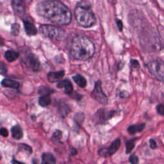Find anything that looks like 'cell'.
Wrapping results in <instances>:
<instances>
[{
  "mask_svg": "<svg viewBox=\"0 0 164 164\" xmlns=\"http://www.w3.org/2000/svg\"><path fill=\"white\" fill-rule=\"evenodd\" d=\"M39 16L58 25H67L71 21L70 10L56 0H46L38 3L36 8Z\"/></svg>",
  "mask_w": 164,
  "mask_h": 164,
  "instance_id": "cell-1",
  "label": "cell"
},
{
  "mask_svg": "<svg viewBox=\"0 0 164 164\" xmlns=\"http://www.w3.org/2000/svg\"><path fill=\"white\" fill-rule=\"evenodd\" d=\"M95 46L90 39L83 35H78L73 38L71 46V53L76 60L86 61L95 53Z\"/></svg>",
  "mask_w": 164,
  "mask_h": 164,
  "instance_id": "cell-2",
  "label": "cell"
},
{
  "mask_svg": "<svg viewBox=\"0 0 164 164\" xmlns=\"http://www.w3.org/2000/svg\"><path fill=\"white\" fill-rule=\"evenodd\" d=\"M77 23L84 28H90L96 23V19L90 6L86 3H78L75 10Z\"/></svg>",
  "mask_w": 164,
  "mask_h": 164,
  "instance_id": "cell-3",
  "label": "cell"
},
{
  "mask_svg": "<svg viewBox=\"0 0 164 164\" xmlns=\"http://www.w3.org/2000/svg\"><path fill=\"white\" fill-rule=\"evenodd\" d=\"M41 34L54 41H63L67 37V33L64 29L49 24H42L40 28Z\"/></svg>",
  "mask_w": 164,
  "mask_h": 164,
  "instance_id": "cell-4",
  "label": "cell"
},
{
  "mask_svg": "<svg viewBox=\"0 0 164 164\" xmlns=\"http://www.w3.org/2000/svg\"><path fill=\"white\" fill-rule=\"evenodd\" d=\"M149 71L157 80L163 82L164 77V64L160 59H155L148 64Z\"/></svg>",
  "mask_w": 164,
  "mask_h": 164,
  "instance_id": "cell-5",
  "label": "cell"
},
{
  "mask_svg": "<svg viewBox=\"0 0 164 164\" xmlns=\"http://www.w3.org/2000/svg\"><path fill=\"white\" fill-rule=\"evenodd\" d=\"M116 111H108L106 109L98 110L93 117V121L96 124H103L107 122L114 116Z\"/></svg>",
  "mask_w": 164,
  "mask_h": 164,
  "instance_id": "cell-6",
  "label": "cell"
},
{
  "mask_svg": "<svg viewBox=\"0 0 164 164\" xmlns=\"http://www.w3.org/2000/svg\"><path fill=\"white\" fill-rule=\"evenodd\" d=\"M92 96L96 101L100 104L106 105L108 103L107 96L103 93L101 87V82L100 81H97L96 83L94 89L92 92Z\"/></svg>",
  "mask_w": 164,
  "mask_h": 164,
  "instance_id": "cell-7",
  "label": "cell"
},
{
  "mask_svg": "<svg viewBox=\"0 0 164 164\" xmlns=\"http://www.w3.org/2000/svg\"><path fill=\"white\" fill-rule=\"evenodd\" d=\"M121 146V140L119 139H117L115 140L111 145L107 148H102L99 150L98 153L101 156L103 157H110L111 155H113L117 151Z\"/></svg>",
  "mask_w": 164,
  "mask_h": 164,
  "instance_id": "cell-8",
  "label": "cell"
},
{
  "mask_svg": "<svg viewBox=\"0 0 164 164\" xmlns=\"http://www.w3.org/2000/svg\"><path fill=\"white\" fill-rule=\"evenodd\" d=\"M28 62L31 69L35 71L38 72L41 70V64L38 57L33 53H30L28 56Z\"/></svg>",
  "mask_w": 164,
  "mask_h": 164,
  "instance_id": "cell-9",
  "label": "cell"
},
{
  "mask_svg": "<svg viewBox=\"0 0 164 164\" xmlns=\"http://www.w3.org/2000/svg\"><path fill=\"white\" fill-rule=\"evenodd\" d=\"M12 9L19 16H23L25 13V5L23 0H12Z\"/></svg>",
  "mask_w": 164,
  "mask_h": 164,
  "instance_id": "cell-10",
  "label": "cell"
},
{
  "mask_svg": "<svg viewBox=\"0 0 164 164\" xmlns=\"http://www.w3.org/2000/svg\"><path fill=\"white\" fill-rule=\"evenodd\" d=\"M56 87L58 89H64V93L67 94H71L73 91V87L71 82L68 80H64L62 81H59L56 84Z\"/></svg>",
  "mask_w": 164,
  "mask_h": 164,
  "instance_id": "cell-11",
  "label": "cell"
},
{
  "mask_svg": "<svg viewBox=\"0 0 164 164\" xmlns=\"http://www.w3.org/2000/svg\"><path fill=\"white\" fill-rule=\"evenodd\" d=\"M64 75V71H60L58 72H50V73L48 74V80L50 83L58 82L62 79Z\"/></svg>",
  "mask_w": 164,
  "mask_h": 164,
  "instance_id": "cell-12",
  "label": "cell"
},
{
  "mask_svg": "<svg viewBox=\"0 0 164 164\" xmlns=\"http://www.w3.org/2000/svg\"><path fill=\"white\" fill-rule=\"evenodd\" d=\"M24 27L26 33L28 35H35L37 34V30L34 23L28 20H24Z\"/></svg>",
  "mask_w": 164,
  "mask_h": 164,
  "instance_id": "cell-13",
  "label": "cell"
},
{
  "mask_svg": "<svg viewBox=\"0 0 164 164\" xmlns=\"http://www.w3.org/2000/svg\"><path fill=\"white\" fill-rule=\"evenodd\" d=\"M146 126V124L142 123L140 124H135V125H132L128 128V132L131 135H134L136 133L140 132L144 129Z\"/></svg>",
  "mask_w": 164,
  "mask_h": 164,
  "instance_id": "cell-14",
  "label": "cell"
},
{
  "mask_svg": "<svg viewBox=\"0 0 164 164\" xmlns=\"http://www.w3.org/2000/svg\"><path fill=\"white\" fill-rule=\"evenodd\" d=\"M11 132H12V137L16 140L21 139L23 136V133L22 129L21 128L20 126H18V125L13 126L12 128Z\"/></svg>",
  "mask_w": 164,
  "mask_h": 164,
  "instance_id": "cell-15",
  "label": "cell"
},
{
  "mask_svg": "<svg viewBox=\"0 0 164 164\" xmlns=\"http://www.w3.org/2000/svg\"><path fill=\"white\" fill-rule=\"evenodd\" d=\"M42 163L44 164H53L56 163V160L51 153H44L42 155Z\"/></svg>",
  "mask_w": 164,
  "mask_h": 164,
  "instance_id": "cell-16",
  "label": "cell"
},
{
  "mask_svg": "<svg viewBox=\"0 0 164 164\" xmlns=\"http://www.w3.org/2000/svg\"><path fill=\"white\" fill-rule=\"evenodd\" d=\"M73 80L78 85V86L80 87L81 88H84V87H86L87 80L81 75L78 74V75H75L73 77Z\"/></svg>",
  "mask_w": 164,
  "mask_h": 164,
  "instance_id": "cell-17",
  "label": "cell"
},
{
  "mask_svg": "<svg viewBox=\"0 0 164 164\" xmlns=\"http://www.w3.org/2000/svg\"><path fill=\"white\" fill-rule=\"evenodd\" d=\"M2 85L3 87L12 89H18L19 87V83L17 82L10 79H4L2 82Z\"/></svg>",
  "mask_w": 164,
  "mask_h": 164,
  "instance_id": "cell-18",
  "label": "cell"
},
{
  "mask_svg": "<svg viewBox=\"0 0 164 164\" xmlns=\"http://www.w3.org/2000/svg\"><path fill=\"white\" fill-rule=\"evenodd\" d=\"M51 103V97L49 94H43L38 100V104L42 107H46Z\"/></svg>",
  "mask_w": 164,
  "mask_h": 164,
  "instance_id": "cell-19",
  "label": "cell"
},
{
  "mask_svg": "<svg viewBox=\"0 0 164 164\" xmlns=\"http://www.w3.org/2000/svg\"><path fill=\"white\" fill-rule=\"evenodd\" d=\"M5 58L6 60L9 62H12L15 61L16 59L19 57V53L14 51H7L5 53Z\"/></svg>",
  "mask_w": 164,
  "mask_h": 164,
  "instance_id": "cell-20",
  "label": "cell"
},
{
  "mask_svg": "<svg viewBox=\"0 0 164 164\" xmlns=\"http://www.w3.org/2000/svg\"><path fill=\"white\" fill-rule=\"evenodd\" d=\"M137 139H133L132 140H129L126 142V153L128 154L132 151L133 149L135 146V141Z\"/></svg>",
  "mask_w": 164,
  "mask_h": 164,
  "instance_id": "cell-21",
  "label": "cell"
},
{
  "mask_svg": "<svg viewBox=\"0 0 164 164\" xmlns=\"http://www.w3.org/2000/svg\"><path fill=\"white\" fill-rule=\"evenodd\" d=\"M19 30H20V27H19V25L18 24L15 23L12 25L11 33L14 36H17L19 34Z\"/></svg>",
  "mask_w": 164,
  "mask_h": 164,
  "instance_id": "cell-22",
  "label": "cell"
},
{
  "mask_svg": "<svg viewBox=\"0 0 164 164\" xmlns=\"http://www.w3.org/2000/svg\"><path fill=\"white\" fill-rule=\"evenodd\" d=\"M62 132H60V130L55 131V133L53 135V137H52V140H56V142L59 141L62 139Z\"/></svg>",
  "mask_w": 164,
  "mask_h": 164,
  "instance_id": "cell-23",
  "label": "cell"
},
{
  "mask_svg": "<svg viewBox=\"0 0 164 164\" xmlns=\"http://www.w3.org/2000/svg\"><path fill=\"white\" fill-rule=\"evenodd\" d=\"M38 92H39V93L42 94V95L43 94H50L51 90H50L49 89L46 88V87H41L40 89H39Z\"/></svg>",
  "mask_w": 164,
  "mask_h": 164,
  "instance_id": "cell-24",
  "label": "cell"
},
{
  "mask_svg": "<svg viewBox=\"0 0 164 164\" xmlns=\"http://www.w3.org/2000/svg\"><path fill=\"white\" fill-rule=\"evenodd\" d=\"M19 148H20V149H24V151H27L28 153H31L32 151L31 148L28 145H27V144H20V145H19Z\"/></svg>",
  "mask_w": 164,
  "mask_h": 164,
  "instance_id": "cell-25",
  "label": "cell"
},
{
  "mask_svg": "<svg viewBox=\"0 0 164 164\" xmlns=\"http://www.w3.org/2000/svg\"><path fill=\"white\" fill-rule=\"evenodd\" d=\"M129 160L130 163H132L133 164H137L139 162V158H138V157L135 155H132V156H131L129 157Z\"/></svg>",
  "mask_w": 164,
  "mask_h": 164,
  "instance_id": "cell-26",
  "label": "cell"
},
{
  "mask_svg": "<svg viewBox=\"0 0 164 164\" xmlns=\"http://www.w3.org/2000/svg\"><path fill=\"white\" fill-rule=\"evenodd\" d=\"M156 110L157 112L159 114L163 115L164 114V107L163 105V104H159L156 107Z\"/></svg>",
  "mask_w": 164,
  "mask_h": 164,
  "instance_id": "cell-27",
  "label": "cell"
},
{
  "mask_svg": "<svg viewBox=\"0 0 164 164\" xmlns=\"http://www.w3.org/2000/svg\"><path fill=\"white\" fill-rule=\"evenodd\" d=\"M6 71H7V68H6V65L2 62H0V73H5Z\"/></svg>",
  "mask_w": 164,
  "mask_h": 164,
  "instance_id": "cell-28",
  "label": "cell"
},
{
  "mask_svg": "<svg viewBox=\"0 0 164 164\" xmlns=\"http://www.w3.org/2000/svg\"><path fill=\"white\" fill-rule=\"evenodd\" d=\"M0 135H2L4 137H6L9 135L8 130L5 128H2L1 129H0Z\"/></svg>",
  "mask_w": 164,
  "mask_h": 164,
  "instance_id": "cell-29",
  "label": "cell"
},
{
  "mask_svg": "<svg viewBox=\"0 0 164 164\" xmlns=\"http://www.w3.org/2000/svg\"><path fill=\"white\" fill-rule=\"evenodd\" d=\"M131 64H132V67H133L134 69H139L140 65H139V62H138L137 60H132V61H131Z\"/></svg>",
  "mask_w": 164,
  "mask_h": 164,
  "instance_id": "cell-30",
  "label": "cell"
},
{
  "mask_svg": "<svg viewBox=\"0 0 164 164\" xmlns=\"http://www.w3.org/2000/svg\"><path fill=\"white\" fill-rule=\"evenodd\" d=\"M149 143H150V148L153 149H155L157 148V144H156V141L154 140V139H150L149 140Z\"/></svg>",
  "mask_w": 164,
  "mask_h": 164,
  "instance_id": "cell-31",
  "label": "cell"
},
{
  "mask_svg": "<svg viewBox=\"0 0 164 164\" xmlns=\"http://www.w3.org/2000/svg\"><path fill=\"white\" fill-rule=\"evenodd\" d=\"M116 23H117V25L118 28H119L120 31H121L122 30V28H123V24H122V21L121 20H119V19H117Z\"/></svg>",
  "mask_w": 164,
  "mask_h": 164,
  "instance_id": "cell-32",
  "label": "cell"
},
{
  "mask_svg": "<svg viewBox=\"0 0 164 164\" xmlns=\"http://www.w3.org/2000/svg\"><path fill=\"white\" fill-rule=\"evenodd\" d=\"M64 107H65L64 109H67V108H68L67 107L66 108V107H67V105H65V106H64ZM62 108H64V107H62ZM60 112H61L62 115L63 114V112H64V108H62H62H61V109H60Z\"/></svg>",
  "mask_w": 164,
  "mask_h": 164,
  "instance_id": "cell-33",
  "label": "cell"
},
{
  "mask_svg": "<svg viewBox=\"0 0 164 164\" xmlns=\"http://www.w3.org/2000/svg\"><path fill=\"white\" fill-rule=\"evenodd\" d=\"M3 44V41L2 40L1 38H0V46H2Z\"/></svg>",
  "mask_w": 164,
  "mask_h": 164,
  "instance_id": "cell-34",
  "label": "cell"
}]
</instances>
